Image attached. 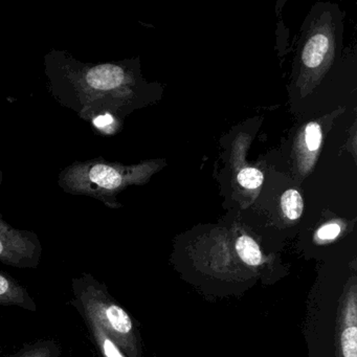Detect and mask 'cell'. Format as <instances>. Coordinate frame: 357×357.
Masks as SVG:
<instances>
[{
	"instance_id": "cell-6",
	"label": "cell",
	"mask_w": 357,
	"mask_h": 357,
	"mask_svg": "<svg viewBox=\"0 0 357 357\" xmlns=\"http://www.w3.org/2000/svg\"><path fill=\"white\" fill-rule=\"evenodd\" d=\"M6 357H61V347L56 340H40Z\"/></svg>"
},
{
	"instance_id": "cell-10",
	"label": "cell",
	"mask_w": 357,
	"mask_h": 357,
	"mask_svg": "<svg viewBox=\"0 0 357 357\" xmlns=\"http://www.w3.org/2000/svg\"><path fill=\"white\" fill-rule=\"evenodd\" d=\"M281 204L282 210L288 219L296 220V219L300 218L304 204H303L300 193L296 190L286 191L282 196Z\"/></svg>"
},
{
	"instance_id": "cell-8",
	"label": "cell",
	"mask_w": 357,
	"mask_h": 357,
	"mask_svg": "<svg viewBox=\"0 0 357 357\" xmlns=\"http://www.w3.org/2000/svg\"><path fill=\"white\" fill-rule=\"evenodd\" d=\"M89 178L100 187L112 190L118 188L122 183V176L116 169L105 165H98L89 172Z\"/></svg>"
},
{
	"instance_id": "cell-9",
	"label": "cell",
	"mask_w": 357,
	"mask_h": 357,
	"mask_svg": "<svg viewBox=\"0 0 357 357\" xmlns=\"http://www.w3.org/2000/svg\"><path fill=\"white\" fill-rule=\"evenodd\" d=\"M236 250H237L238 256L246 264L256 266L262 261L260 248L256 241L248 236H241L238 238L237 242H236Z\"/></svg>"
},
{
	"instance_id": "cell-5",
	"label": "cell",
	"mask_w": 357,
	"mask_h": 357,
	"mask_svg": "<svg viewBox=\"0 0 357 357\" xmlns=\"http://www.w3.org/2000/svg\"><path fill=\"white\" fill-rule=\"evenodd\" d=\"M85 326L91 334V340L95 344L96 349L99 351L101 357H126L120 348L112 342V338L102 329L101 326L86 315H81Z\"/></svg>"
},
{
	"instance_id": "cell-14",
	"label": "cell",
	"mask_w": 357,
	"mask_h": 357,
	"mask_svg": "<svg viewBox=\"0 0 357 357\" xmlns=\"http://www.w3.org/2000/svg\"><path fill=\"white\" fill-rule=\"evenodd\" d=\"M340 227L336 223L324 225L317 231V237L321 240H333L340 235Z\"/></svg>"
},
{
	"instance_id": "cell-11",
	"label": "cell",
	"mask_w": 357,
	"mask_h": 357,
	"mask_svg": "<svg viewBox=\"0 0 357 357\" xmlns=\"http://www.w3.org/2000/svg\"><path fill=\"white\" fill-rule=\"evenodd\" d=\"M342 357H357V327L347 325L340 337Z\"/></svg>"
},
{
	"instance_id": "cell-12",
	"label": "cell",
	"mask_w": 357,
	"mask_h": 357,
	"mask_svg": "<svg viewBox=\"0 0 357 357\" xmlns=\"http://www.w3.org/2000/svg\"><path fill=\"white\" fill-rule=\"evenodd\" d=\"M263 174L258 169L245 168L238 174V181L246 189H257L263 183Z\"/></svg>"
},
{
	"instance_id": "cell-2",
	"label": "cell",
	"mask_w": 357,
	"mask_h": 357,
	"mask_svg": "<svg viewBox=\"0 0 357 357\" xmlns=\"http://www.w3.org/2000/svg\"><path fill=\"white\" fill-rule=\"evenodd\" d=\"M43 246L34 234L17 231L0 220V263L20 269L38 267Z\"/></svg>"
},
{
	"instance_id": "cell-15",
	"label": "cell",
	"mask_w": 357,
	"mask_h": 357,
	"mask_svg": "<svg viewBox=\"0 0 357 357\" xmlns=\"http://www.w3.org/2000/svg\"><path fill=\"white\" fill-rule=\"evenodd\" d=\"M112 116L109 114H105V116H99V118L96 119L95 125L98 127V128H104V127L109 126L112 124Z\"/></svg>"
},
{
	"instance_id": "cell-7",
	"label": "cell",
	"mask_w": 357,
	"mask_h": 357,
	"mask_svg": "<svg viewBox=\"0 0 357 357\" xmlns=\"http://www.w3.org/2000/svg\"><path fill=\"white\" fill-rule=\"evenodd\" d=\"M329 47V40L323 34L314 35L309 39L303 51V62L309 68H315L323 62Z\"/></svg>"
},
{
	"instance_id": "cell-1",
	"label": "cell",
	"mask_w": 357,
	"mask_h": 357,
	"mask_svg": "<svg viewBox=\"0 0 357 357\" xmlns=\"http://www.w3.org/2000/svg\"><path fill=\"white\" fill-rule=\"evenodd\" d=\"M72 289L74 298L70 303L80 315L95 319L123 353L137 357L132 319L108 294L105 285L89 273H82L73 279Z\"/></svg>"
},
{
	"instance_id": "cell-4",
	"label": "cell",
	"mask_w": 357,
	"mask_h": 357,
	"mask_svg": "<svg viewBox=\"0 0 357 357\" xmlns=\"http://www.w3.org/2000/svg\"><path fill=\"white\" fill-rule=\"evenodd\" d=\"M86 81L93 89L108 91L122 84L124 81V72L116 66H100L89 70Z\"/></svg>"
},
{
	"instance_id": "cell-3",
	"label": "cell",
	"mask_w": 357,
	"mask_h": 357,
	"mask_svg": "<svg viewBox=\"0 0 357 357\" xmlns=\"http://www.w3.org/2000/svg\"><path fill=\"white\" fill-rule=\"evenodd\" d=\"M3 307H17L35 312L37 304L33 296L15 278L0 271V309Z\"/></svg>"
},
{
	"instance_id": "cell-13",
	"label": "cell",
	"mask_w": 357,
	"mask_h": 357,
	"mask_svg": "<svg viewBox=\"0 0 357 357\" xmlns=\"http://www.w3.org/2000/svg\"><path fill=\"white\" fill-rule=\"evenodd\" d=\"M305 141L310 151H317L321 143V127L317 123H309L305 130Z\"/></svg>"
}]
</instances>
